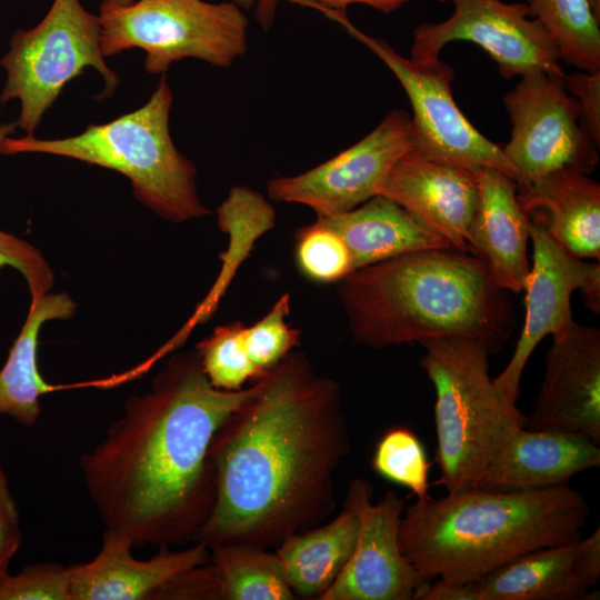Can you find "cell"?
Wrapping results in <instances>:
<instances>
[{
	"label": "cell",
	"instance_id": "6da1fadb",
	"mask_svg": "<svg viewBox=\"0 0 600 600\" xmlns=\"http://www.w3.org/2000/svg\"><path fill=\"white\" fill-rule=\"evenodd\" d=\"M211 443V511L193 537L207 547L277 548L332 513L334 473L351 450L341 390L302 352L254 381Z\"/></svg>",
	"mask_w": 600,
	"mask_h": 600
},
{
	"label": "cell",
	"instance_id": "7a4b0ae2",
	"mask_svg": "<svg viewBox=\"0 0 600 600\" xmlns=\"http://www.w3.org/2000/svg\"><path fill=\"white\" fill-rule=\"evenodd\" d=\"M253 388L218 389L196 351L174 354L80 460L104 529L134 548L192 541L214 501L212 440Z\"/></svg>",
	"mask_w": 600,
	"mask_h": 600
},
{
	"label": "cell",
	"instance_id": "3957f363",
	"mask_svg": "<svg viewBox=\"0 0 600 600\" xmlns=\"http://www.w3.org/2000/svg\"><path fill=\"white\" fill-rule=\"evenodd\" d=\"M339 296L353 339L374 349L463 336L491 354L508 340L513 309L484 261L456 248L400 254L350 272Z\"/></svg>",
	"mask_w": 600,
	"mask_h": 600
},
{
	"label": "cell",
	"instance_id": "277c9868",
	"mask_svg": "<svg viewBox=\"0 0 600 600\" xmlns=\"http://www.w3.org/2000/svg\"><path fill=\"white\" fill-rule=\"evenodd\" d=\"M590 511L569 484L472 487L407 506L399 543L423 579L472 583L528 552L579 540Z\"/></svg>",
	"mask_w": 600,
	"mask_h": 600
},
{
	"label": "cell",
	"instance_id": "5b68a950",
	"mask_svg": "<svg viewBox=\"0 0 600 600\" xmlns=\"http://www.w3.org/2000/svg\"><path fill=\"white\" fill-rule=\"evenodd\" d=\"M172 92L161 78L141 108L62 139L8 137L0 153H48L108 168L126 176L133 193L160 217L182 222L210 211L200 201L196 167L176 148L169 131Z\"/></svg>",
	"mask_w": 600,
	"mask_h": 600
},
{
	"label": "cell",
	"instance_id": "8992f818",
	"mask_svg": "<svg viewBox=\"0 0 600 600\" xmlns=\"http://www.w3.org/2000/svg\"><path fill=\"white\" fill-rule=\"evenodd\" d=\"M420 366L434 393L436 482L447 493L474 487L511 422L524 426L502 402L489 374L488 347L471 337L421 342Z\"/></svg>",
	"mask_w": 600,
	"mask_h": 600
},
{
	"label": "cell",
	"instance_id": "52a82bcc",
	"mask_svg": "<svg viewBox=\"0 0 600 600\" xmlns=\"http://www.w3.org/2000/svg\"><path fill=\"white\" fill-rule=\"evenodd\" d=\"M104 57L138 48L149 73H164L172 62L194 58L228 68L248 48V19L236 2L138 0L100 6Z\"/></svg>",
	"mask_w": 600,
	"mask_h": 600
},
{
	"label": "cell",
	"instance_id": "ba28073f",
	"mask_svg": "<svg viewBox=\"0 0 600 600\" xmlns=\"http://www.w3.org/2000/svg\"><path fill=\"white\" fill-rule=\"evenodd\" d=\"M7 81L0 102H20L17 126L32 136L44 112L64 84L84 68H94L104 80L102 96L112 94L119 79L104 61L99 16L80 0H53L33 28L17 30L0 60Z\"/></svg>",
	"mask_w": 600,
	"mask_h": 600
},
{
	"label": "cell",
	"instance_id": "9c48e42d",
	"mask_svg": "<svg viewBox=\"0 0 600 600\" xmlns=\"http://www.w3.org/2000/svg\"><path fill=\"white\" fill-rule=\"evenodd\" d=\"M392 71L412 108L411 146L419 154L473 172L501 171L516 181V172L502 147L496 144L466 118L451 90L454 71L440 59L414 61L396 52L386 41L356 28L344 12L326 11Z\"/></svg>",
	"mask_w": 600,
	"mask_h": 600
},
{
	"label": "cell",
	"instance_id": "30bf717a",
	"mask_svg": "<svg viewBox=\"0 0 600 600\" xmlns=\"http://www.w3.org/2000/svg\"><path fill=\"white\" fill-rule=\"evenodd\" d=\"M503 102L512 130L502 150L514 169L518 188L561 168L586 174L594 170L599 147L580 124L578 101L567 91L564 77L522 76Z\"/></svg>",
	"mask_w": 600,
	"mask_h": 600
},
{
	"label": "cell",
	"instance_id": "8fae6325",
	"mask_svg": "<svg viewBox=\"0 0 600 600\" xmlns=\"http://www.w3.org/2000/svg\"><path fill=\"white\" fill-rule=\"evenodd\" d=\"M528 217V216H527ZM533 244V264L529 269L526 291V318L512 357L493 379L508 410L526 420L517 407L524 367L547 336L563 331L572 322L571 296L579 289L588 308L600 312V264L577 258L561 247L537 219L528 217Z\"/></svg>",
	"mask_w": 600,
	"mask_h": 600
},
{
	"label": "cell",
	"instance_id": "7c38bea8",
	"mask_svg": "<svg viewBox=\"0 0 600 600\" xmlns=\"http://www.w3.org/2000/svg\"><path fill=\"white\" fill-rule=\"evenodd\" d=\"M453 13L438 23H423L414 30L410 59H439L451 41L478 44L498 64L500 74L510 79L532 72L564 77L557 46L526 3L502 0H450Z\"/></svg>",
	"mask_w": 600,
	"mask_h": 600
},
{
	"label": "cell",
	"instance_id": "4fadbf2b",
	"mask_svg": "<svg viewBox=\"0 0 600 600\" xmlns=\"http://www.w3.org/2000/svg\"><path fill=\"white\" fill-rule=\"evenodd\" d=\"M411 146V118L393 110L369 134L326 162L268 182L272 200L301 203L331 216L379 196L397 161Z\"/></svg>",
	"mask_w": 600,
	"mask_h": 600
},
{
	"label": "cell",
	"instance_id": "5bb4252c",
	"mask_svg": "<svg viewBox=\"0 0 600 600\" xmlns=\"http://www.w3.org/2000/svg\"><path fill=\"white\" fill-rule=\"evenodd\" d=\"M552 338L524 427L580 433L600 443V329L573 321Z\"/></svg>",
	"mask_w": 600,
	"mask_h": 600
},
{
	"label": "cell",
	"instance_id": "9a60e30c",
	"mask_svg": "<svg viewBox=\"0 0 600 600\" xmlns=\"http://www.w3.org/2000/svg\"><path fill=\"white\" fill-rule=\"evenodd\" d=\"M407 504L388 490L361 514L354 550L334 582L319 600H412L428 581L403 554L399 527Z\"/></svg>",
	"mask_w": 600,
	"mask_h": 600
},
{
	"label": "cell",
	"instance_id": "2e32d148",
	"mask_svg": "<svg viewBox=\"0 0 600 600\" xmlns=\"http://www.w3.org/2000/svg\"><path fill=\"white\" fill-rule=\"evenodd\" d=\"M380 194L444 237L453 248L469 252L479 200L478 172L430 160L410 149L391 169Z\"/></svg>",
	"mask_w": 600,
	"mask_h": 600
},
{
	"label": "cell",
	"instance_id": "e0dca14e",
	"mask_svg": "<svg viewBox=\"0 0 600 600\" xmlns=\"http://www.w3.org/2000/svg\"><path fill=\"white\" fill-rule=\"evenodd\" d=\"M599 466V443L583 434L511 422L474 487L537 490L566 486L578 473Z\"/></svg>",
	"mask_w": 600,
	"mask_h": 600
},
{
	"label": "cell",
	"instance_id": "ac0fdd59",
	"mask_svg": "<svg viewBox=\"0 0 600 600\" xmlns=\"http://www.w3.org/2000/svg\"><path fill=\"white\" fill-rule=\"evenodd\" d=\"M132 548L126 536L104 529L97 556L70 566V600H158L177 578L210 557L202 542L180 551L162 548L148 560L136 559Z\"/></svg>",
	"mask_w": 600,
	"mask_h": 600
},
{
	"label": "cell",
	"instance_id": "d6986e66",
	"mask_svg": "<svg viewBox=\"0 0 600 600\" xmlns=\"http://www.w3.org/2000/svg\"><path fill=\"white\" fill-rule=\"evenodd\" d=\"M479 200L470 228L469 252L481 258L494 282L523 290L529 273V220L518 200L514 179L494 170L478 171Z\"/></svg>",
	"mask_w": 600,
	"mask_h": 600
},
{
	"label": "cell",
	"instance_id": "ffe728a7",
	"mask_svg": "<svg viewBox=\"0 0 600 600\" xmlns=\"http://www.w3.org/2000/svg\"><path fill=\"white\" fill-rule=\"evenodd\" d=\"M372 496L370 481L353 479L333 520L289 536L276 548L294 596L320 599L334 582L354 550L361 514Z\"/></svg>",
	"mask_w": 600,
	"mask_h": 600
},
{
	"label": "cell",
	"instance_id": "44dd1931",
	"mask_svg": "<svg viewBox=\"0 0 600 600\" xmlns=\"http://www.w3.org/2000/svg\"><path fill=\"white\" fill-rule=\"evenodd\" d=\"M518 188V187H517ZM524 213L580 259H600V184L572 168L554 170L518 188Z\"/></svg>",
	"mask_w": 600,
	"mask_h": 600
},
{
	"label": "cell",
	"instance_id": "7402d4cb",
	"mask_svg": "<svg viewBox=\"0 0 600 600\" xmlns=\"http://www.w3.org/2000/svg\"><path fill=\"white\" fill-rule=\"evenodd\" d=\"M316 220L342 238L353 270L409 252L453 248L444 237L381 194L342 213L317 214Z\"/></svg>",
	"mask_w": 600,
	"mask_h": 600
},
{
	"label": "cell",
	"instance_id": "603a6c76",
	"mask_svg": "<svg viewBox=\"0 0 600 600\" xmlns=\"http://www.w3.org/2000/svg\"><path fill=\"white\" fill-rule=\"evenodd\" d=\"M76 308V302L66 292H48L30 301L26 321L0 369V414H7L26 427L38 421L40 397L53 389L38 369L39 333L46 321L69 319Z\"/></svg>",
	"mask_w": 600,
	"mask_h": 600
},
{
	"label": "cell",
	"instance_id": "cb8c5ba5",
	"mask_svg": "<svg viewBox=\"0 0 600 600\" xmlns=\"http://www.w3.org/2000/svg\"><path fill=\"white\" fill-rule=\"evenodd\" d=\"M579 540L528 552L472 582L477 600L586 599L589 588L572 571Z\"/></svg>",
	"mask_w": 600,
	"mask_h": 600
},
{
	"label": "cell",
	"instance_id": "d4e9b609",
	"mask_svg": "<svg viewBox=\"0 0 600 600\" xmlns=\"http://www.w3.org/2000/svg\"><path fill=\"white\" fill-rule=\"evenodd\" d=\"M207 567L209 600H292L276 552L242 543H216Z\"/></svg>",
	"mask_w": 600,
	"mask_h": 600
},
{
	"label": "cell",
	"instance_id": "484cf974",
	"mask_svg": "<svg viewBox=\"0 0 600 600\" xmlns=\"http://www.w3.org/2000/svg\"><path fill=\"white\" fill-rule=\"evenodd\" d=\"M526 4L552 37L560 60L582 71H600V22L588 0H527Z\"/></svg>",
	"mask_w": 600,
	"mask_h": 600
},
{
	"label": "cell",
	"instance_id": "4316f807",
	"mask_svg": "<svg viewBox=\"0 0 600 600\" xmlns=\"http://www.w3.org/2000/svg\"><path fill=\"white\" fill-rule=\"evenodd\" d=\"M371 464L382 478L409 489L417 501L431 498L429 473L432 463L410 428H389L376 444Z\"/></svg>",
	"mask_w": 600,
	"mask_h": 600
},
{
	"label": "cell",
	"instance_id": "83f0119b",
	"mask_svg": "<svg viewBox=\"0 0 600 600\" xmlns=\"http://www.w3.org/2000/svg\"><path fill=\"white\" fill-rule=\"evenodd\" d=\"M244 329L241 322L217 327L196 347L209 382L218 389L237 391L247 381L254 382L266 374L250 359Z\"/></svg>",
	"mask_w": 600,
	"mask_h": 600
},
{
	"label": "cell",
	"instance_id": "f1b7e54d",
	"mask_svg": "<svg viewBox=\"0 0 600 600\" xmlns=\"http://www.w3.org/2000/svg\"><path fill=\"white\" fill-rule=\"evenodd\" d=\"M294 260L300 273L316 283L340 282L353 271L342 238L318 220L297 231Z\"/></svg>",
	"mask_w": 600,
	"mask_h": 600
},
{
	"label": "cell",
	"instance_id": "f546056e",
	"mask_svg": "<svg viewBox=\"0 0 600 600\" xmlns=\"http://www.w3.org/2000/svg\"><path fill=\"white\" fill-rule=\"evenodd\" d=\"M289 312L290 296L286 293L264 317L244 329L248 353L262 373L279 364L300 344V331L286 321Z\"/></svg>",
	"mask_w": 600,
	"mask_h": 600
},
{
	"label": "cell",
	"instance_id": "4dcf8cb0",
	"mask_svg": "<svg viewBox=\"0 0 600 600\" xmlns=\"http://www.w3.org/2000/svg\"><path fill=\"white\" fill-rule=\"evenodd\" d=\"M71 570L57 563H39L7 576L0 600H70Z\"/></svg>",
	"mask_w": 600,
	"mask_h": 600
},
{
	"label": "cell",
	"instance_id": "1f68e13d",
	"mask_svg": "<svg viewBox=\"0 0 600 600\" xmlns=\"http://www.w3.org/2000/svg\"><path fill=\"white\" fill-rule=\"evenodd\" d=\"M7 266L24 277L31 301L52 288L53 273L41 252L26 240L0 229V269Z\"/></svg>",
	"mask_w": 600,
	"mask_h": 600
},
{
	"label": "cell",
	"instance_id": "d6a6232c",
	"mask_svg": "<svg viewBox=\"0 0 600 600\" xmlns=\"http://www.w3.org/2000/svg\"><path fill=\"white\" fill-rule=\"evenodd\" d=\"M567 91L579 106L580 124L588 137L600 146V71H577L564 76Z\"/></svg>",
	"mask_w": 600,
	"mask_h": 600
},
{
	"label": "cell",
	"instance_id": "836d02e7",
	"mask_svg": "<svg viewBox=\"0 0 600 600\" xmlns=\"http://www.w3.org/2000/svg\"><path fill=\"white\" fill-rule=\"evenodd\" d=\"M574 576L589 589L600 580V529L580 539L572 562Z\"/></svg>",
	"mask_w": 600,
	"mask_h": 600
},
{
	"label": "cell",
	"instance_id": "e575fe53",
	"mask_svg": "<svg viewBox=\"0 0 600 600\" xmlns=\"http://www.w3.org/2000/svg\"><path fill=\"white\" fill-rule=\"evenodd\" d=\"M416 600H477L472 583H457L437 578L428 581L414 594Z\"/></svg>",
	"mask_w": 600,
	"mask_h": 600
},
{
	"label": "cell",
	"instance_id": "d590c367",
	"mask_svg": "<svg viewBox=\"0 0 600 600\" xmlns=\"http://www.w3.org/2000/svg\"><path fill=\"white\" fill-rule=\"evenodd\" d=\"M19 520L0 510V587L9 574L8 567L21 544Z\"/></svg>",
	"mask_w": 600,
	"mask_h": 600
},
{
	"label": "cell",
	"instance_id": "8d00e7d4",
	"mask_svg": "<svg viewBox=\"0 0 600 600\" xmlns=\"http://www.w3.org/2000/svg\"><path fill=\"white\" fill-rule=\"evenodd\" d=\"M303 4L314 7L323 11H341L351 4H367L384 13H390L409 0H299ZM446 2L449 0H437Z\"/></svg>",
	"mask_w": 600,
	"mask_h": 600
},
{
	"label": "cell",
	"instance_id": "74e56055",
	"mask_svg": "<svg viewBox=\"0 0 600 600\" xmlns=\"http://www.w3.org/2000/svg\"><path fill=\"white\" fill-rule=\"evenodd\" d=\"M238 6L251 7L253 0H234ZM278 0H257L256 18L263 29H268L276 16Z\"/></svg>",
	"mask_w": 600,
	"mask_h": 600
},
{
	"label": "cell",
	"instance_id": "f35d334b",
	"mask_svg": "<svg viewBox=\"0 0 600 600\" xmlns=\"http://www.w3.org/2000/svg\"><path fill=\"white\" fill-rule=\"evenodd\" d=\"M0 510L10 516L13 519L19 520V512L14 499L12 498L7 478L0 466Z\"/></svg>",
	"mask_w": 600,
	"mask_h": 600
},
{
	"label": "cell",
	"instance_id": "ab89813d",
	"mask_svg": "<svg viewBox=\"0 0 600 600\" xmlns=\"http://www.w3.org/2000/svg\"><path fill=\"white\" fill-rule=\"evenodd\" d=\"M17 122L0 123V146L2 142L16 131Z\"/></svg>",
	"mask_w": 600,
	"mask_h": 600
},
{
	"label": "cell",
	"instance_id": "60d3db41",
	"mask_svg": "<svg viewBox=\"0 0 600 600\" xmlns=\"http://www.w3.org/2000/svg\"><path fill=\"white\" fill-rule=\"evenodd\" d=\"M588 2L596 19L600 22V0H588Z\"/></svg>",
	"mask_w": 600,
	"mask_h": 600
},
{
	"label": "cell",
	"instance_id": "b9f144b4",
	"mask_svg": "<svg viewBox=\"0 0 600 600\" xmlns=\"http://www.w3.org/2000/svg\"><path fill=\"white\" fill-rule=\"evenodd\" d=\"M106 1L114 6H127V4L132 3L134 0H106Z\"/></svg>",
	"mask_w": 600,
	"mask_h": 600
}]
</instances>
